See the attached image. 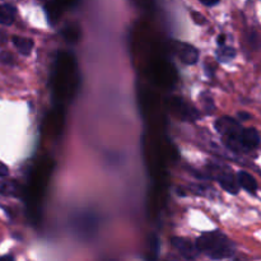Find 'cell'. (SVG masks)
Segmentation results:
<instances>
[{
    "mask_svg": "<svg viewBox=\"0 0 261 261\" xmlns=\"http://www.w3.org/2000/svg\"><path fill=\"white\" fill-rule=\"evenodd\" d=\"M17 10L10 4L0 5V24L10 25L15 20Z\"/></svg>",
    "mask_w": 261,
    "mask_h": 261,
    "instance_id": "ba28073f",
    "label": "cell"
},
{
    "mask_svg": "<svg viewBox=\"0 0 261 261\" xmlns=\"http://www.w3.org/2000/svg\"><path fill=\"white\" fill-rule=\"evenodd\" d=\"M216 129L219 134L223 135L227 140V144L233 150L242 149L241 134L244 127L232 117H221L216 121Z\"/></svg>",
    "mask_w": 261,
    "mask_h": 261,
    "instance_id": "7a4b0ae2",
    "label": "cell"
},
{
    "mask_svg": "<svg viewBox=\"0 0 261 261\" xmlns=\"http://www.w3.org/2000/svg\"><path fill=\"white\" fill-rule=\"evenodd\" d=\"M237 182H239L240 188L245 189L247 193L255 194L257 190V182L249 172H245V171H240L237 173Z\"/></svg>",
    "mask_w": 261,
    "mask_h": 261,
    "instance_id": "52a82bcc",
    "label": "cell"
},
{
    "mask_svg": "<svg viewBox=\"0 0 261 261\" xmlns=\"http://www.w3.org/2000/svg\"><path fill=\"white\" fill-rule=\"evenodd\" d=\"M0 61H2L3 64H5V65H13V64H14L13 55L12 54L7 53V51H3V53H0Z\"/></svg>",
    "mask_w": 261,
    "mask_h": 261,
    "instance_id": "7c38bea8",
    "label": "cell"
},
{
    "mask_svg": "<svg viewBox=\"0 0 261 261\" xmlns=\"http://www.w3.org/2000/svg\"><path fill=\"white\" fill-rule=\"evenodd\" d=\"M8 173H9V170H8L7 166L0 162V177H5V176H8Z\"/></svg>",
    "mask_w": 261,
    "mask_h": 261,
    "instance_id": "4fadbf2b",
    "label": "cell"
},
{
    "mask_svg": "<svg viewBox=\"0 0 261 261\" xmlns=\"http://www.w3.org/2000/svg\"><path fill=\"white\" fill-rule=\"evenodd\" d=\"M234 56H236V51H234L233 47H229V46H219L218 51H217V58L222 63L231 61Z\"/></svg>",
    "mask_w": 261,
    "mask_h": 261,
    "instance_id": "30bf717a",
    "label": "cell"
},
{
    "mask_svg": "<svg viewBox=\"0 0 261 261\" xmlns=\"http://www.w3.org/2000/svg\"><path fill=\"white\" fill-rule=\"evenodd\" d=\"M260 144V134L254 127L242 129L241 145L242 149H255Z\"/></svg>",
    "mask_w": 261,
    "mask_h": 261,
    "instance_id": "277c9868",
    "label": "cell"
},
{
    "mask_svg": "<svg viewBox=\"0 0 261 261\" xmlns=\"http://www.w3.org/2000/svg\"><path fill=\"white\" fill-rule=\"evenodd\" d=\"M196 247L199 252L206 255L213 260H222L232 257L236 252L233 242L219 231H212L203 233L196 240Z\"/></svg>",
    "mask_w": 261,
    "mask_h": 261,
    "instance_id": "6da1fadb",
    "label": "cell"
},
{
    "mask_svg": "<svg viewBox=\"0 0 261 261\" xmlns=\"http://www.w3.org/2000/svg\"><path fill=\"white\" fill-rule=\"evenodd\" d=\"M178 58L186 65H193L198 61L199 59V51L196 50L194 46L191 45H182L178 50Z\"/></svg>",
    "mask_w": 261,
    "mask_h": 261,
    "instance_id": "8992f818",
    "label": "cell"
},
{
    "mask_svg": "<svg viewBox=\"0 0 261 261\" xmlns=\"http://www.w3.org/2000/svg\"><path fill=\"white\" fill-rule=\"evenodd\" d=\"M15 48L19 51L22 55H30L33 48V41L31 38L22 37V36H13L12 38Z\"/></svg>",
    "mask_w": 261,
    "mask_h": 261,
    "instance_id": "9c48e42d",
    "label": "cell"
},
{
    "mask_svg": "<svg viewBox=\"0 0 261 261\" xmlns=\"http://www.w3.org/2000/svg\"><path fill=\"white\" fill-rule=\"evenodd\" d=\"M171 244L173 245L176 250L181 254V256L185 257L188 260H194L199 256V250L196 247V244H193L189 241L188 239H182V237H173L171 240Z\"/></svg>",
    "mask_w": 261,
    "mask_h": 261,
    "instance_id": "3957f363",
    "label": "cell"
},
{
    "mask_svg": "<svg viewBox=\"0 0 261 261\" xmlns=\"http://www.w3.org/2000/svg\"><path fill=\"white\" fill-rule=\"evenodd\" d=\"M218 182L227 193L229 194H239L240 191V185L237 182V177H234L233 173L231 172H222L218 176Z\"/></svg>",
    "mask_w": 261,
    "mask_h": 261,
    "instance_id": "5b68a950",
    "label": "cell"
},
{
    "mask_svg": "<svg viewBox=\"0 0 261 261\" xmlns=\"http://www.w3.org/2000/svg\"><path fill=\"white\" fill-rule=\"evenodd\" d=\"M200 3H203L206 7H214L219 3V0H200Z\"/></svg>",
    "mask_w": 261,
    "mask_h": 261,
    "instance_id": "5bb4252c",
    "label": "cell"
},
{
    "mask_svg": "<svg viewBox=\"0 0 261 261\" xmlns=\"http://www.w3.org/2000/svg\"><path fill=\"white\" fill-rule=\"evenodd\" d=\"M0 194H4V195H15L17 194V186H15L14 182L0 181Z\"/></svg>",
    "mask_w": 261,
    "mask_h": 261,
    "instance_id": "8fae6325",
    "label": "cell"
},
{
    "mask_svg": "<svg viewBox=\"0 0 261 261\" xmlns=\"http://www.w3.org/2000/svg\"><path fill=\"white\" fill-rule=\"evenodd\" d=\"M237 116L240 117V120H249L250 117V114H246V112H239V115Z\"/></svg>",
    "mask_w": 261,
    "mask_h": 261,
    "instance_id": "9a60e30c",
    "label": "cell"
}]
</instances>
